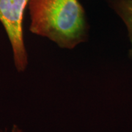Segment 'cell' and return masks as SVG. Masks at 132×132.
<instances>
[{
  "instance_id": "cell-1",
  "label": "cell",
  "mask_w": 132,
  "mask_h": 132,
  "mask_svg": "<svg viewBox=\"0 0 132 132\" xmlns=\"http://www.w3.org/2000/svg\"><path fill=\"white\" fill-rule=\"evenodd\" d=\"M31 32L72 49L87 40L88 25L79 0H29Z\"/></svg>"
},
{
  "instance_id": "cell-2",
  "label": "cell",
  "mask_w": 132,
  "mask_h": 132,
  "mask_svg": "<svg viewBox=\"0 0 132 132\" xmlns=\"http://www.w3.org/2000/svg\"><path fill=\"white\" fill-rule=\"evenodd\" d=\"M29 0H0V22L9 39L13 62L18 72H24L28 65V54L24 40V11Z\"/></svg>"
},
{
  "instance_id": "cell-3",
  "label": "cell",
  "mask_w": 132,
  "mask_h": 132,
  "mask_svg": "<svg viewBox=\"0 0 132 132\" xmlns=\"http://www.w3.org/2000/svg\"><path fill=\"white\" fill-rule=\"evenodd\" d=\"M109 3L127 27L129 40L131 43L128 57L132 60V0H109Z\"/></svg>"
},
{
  "instance_id": "cell-4",
  "label": "cell",
  "mask_w": 132,
  "mask_h": 132,
  "mask_svg": "<svg viewBox=\"0 0 132 132\" xmlns=\"http://www.w3.org/2000/svg\"><path fill=\"white\" fill-rule=\"evenodd\" d=\"M5 132H23L22 131V130L18 126H16V125H14L12 128H11V130L10 131H5Z\"/></svg>"
}]
</instances>
